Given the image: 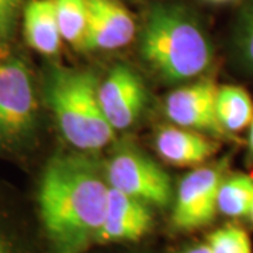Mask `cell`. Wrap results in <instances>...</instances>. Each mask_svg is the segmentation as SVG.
I'll use <instances>...</instances> for the list:
<instances>
[{"instance_id":"obj_1","label":"cell","mask_w":253,"mask_h":253,"mask_svg":"<svg viewBox=\"0 0 253 253\" xmlns=\"http://www.w3.org/2000/svg\"><path fill=\"white\" fill-rule=\"evenodd\" d=\"M109 181L93 158L56 155L38 187V211L49 253H83L103 225Z\"/></svg>"},{"instance_id":"obj_2","label":"cell","mask_w":253,"mask_h":253,"mask_svg":"<svg viewBox=\"0 0 253 253\" xmlns=\"http://www.w3.org/2000/svg\"><path fill=\"white\" fill-rule=\"evenodd\" d=\"M139 52L168 83H181L206 72L214 55L199 21L174 4H156L149 10L139 36Z\"/></svg>"},{"instance_id":"obj_3","label":"cell","mask_w":253,"mask_h":253,"mask_svg":"<svg viewBox=\"0 0 253 253\" xmlns=\"http://www.w3.org/2000/svg\"><path fill=\"white\" fill-rule=\"evenodd\" d=\"M99 81L87 69L52 68L45 79V99L63 138L84 152L99 151L114 139L104 117Z\"/></svg>"},{"instance_id":"obj_4","label":"cell","mask_w":253,"mask_h":253,"mask_svg":"<svg viewBox=\"0 0 253 253\" xmlns=\"http://www.w3.org/2000/svg\"><path fill=\"white\" fill-rule=\"evenodd\" d=\"M37 124L33 76L24 61L0 63V145L18 146L30 139Z\"/></svg>"},{"instance_id":"obj_5","label":"cell","mask_w":253,"mask_h":253,"mask_svg":"<svg viewBox=\"0 0 253 253\" xmlns=\"http://www.w3.org/2000/svg\"><path fill=\"white\" fill-rule=\"evenodd\" d=\"M106 177L110 187L149 206L166 207L172 201L169 174L138 149H120L106 166Z\"/></svg>"},{"instance_id":"obj_6","label":"cell","mask_w":253,"mask_h":253,"mask_svg":"<svg viewBox=\"0 0 253 253\" xmlns=\"http://www.w3.org/2000/svg\"><path fill=\"white\" fill-rule=\"evenodd\" d=\"M222 173L215 168H199L181 179L173 207L176 229L193 231L208 225L217 214V196Z\"/></svg>"},{"instance_id":"obj_7","label":"cell","mask_w":253,"mask_h":253,"mask_svg":"<svg viewBox=\"0 0 253 253\" xmlns=\"http://www.w3.org/2000/svg\"><path fill=\"white\" fill-rule=\"evenodd\" d=\"M99 100L110 126L126 129L144 113L148 93L138 73L126 65H117L99 86Z\"/></svg>"},{"instance_id":"obj_8","label":"cell","mask_w":253,"mask_h":253,"mask_svg":"<svg viewBox=\"0 0 253 253\" xmlns=\"http://www.w3.org/2000/svg\"><path fill=\"white\" fill-rule=\"evenodd\" d=\"M217 91L214 82L208 79L177 87L166 99V114L176 126L197 132L225 135L215 114Z\"/></svg>"},{"instance_id":"obj_9","label":"cell","mask_w":253,"mask_h":253,"mask_svg":"<svg viewBox=\"0 0 253 253\" xmlns=\"http://www.w3.org/2000/svg\"><path fill=\"white\" fill-rule=\"evenodd\" d=\"M87 27L81 49L111 51L128 45L135 36V21L118 0H86Z\"/></svg>"},{"instance_id":"obj_10","label":"cell","mask_w":253,"mask_h":253,"mask_svg":"<svg viewBox=\"0 0 253 253\" xmlns=\"http://www.w3.org/2000/svg\"><path fill=\"white\" fill-rule=\"evenodd\" d=\"M152 224L154 214L149 204L110 187L106 215L96 244L135 242L151 231Z\"/></svg>"},{"instance_id":"obj_11","label":"cell","mask_w":253,"mask_h":253,"mask_svg":"<svg viewBox=\"0 0 253 253\" xmlns=\"http://www.w3.org/2000/svg\"><path fill=\"white\" fill-rule=\"evenodd\" d=\"M155 146L165 162L176 166H194L217 152L218 145L197 131L183 126H163L155 139Z\"/></svg>"},{"instance_id":"obj_12","label":"cell","mask_w":253,"mask_h":253,"mask_svg":"<svg viewBox=\"0 0 253 253\" xmlns=\"http://www.w3.org/2000/svg\"><path fill=\"white\" fill-rule=\"evenodd\" d=\"M24 36L27 44L42 55L59 51L62 36L54 0H30L24 9Z\"/></svg>"},{"instance_id":"obj_13","label":"cell","mask_w":253,"mask_h":253,"mask_svg":"<svg viewBox=\"0 0 253 253\" xmlns=\"http://www.w3.org/2000/svg\"><path fill=\"white\" fill-rule=\"evenodd\" d=\"M215 114L225 132H238L251 126L253 120V100L239 86H224L217 91Z\"/></svg>"},{"instance_id":"obj_14","label":"cell","mask_w":253,"mask_h":253,"mask_svg":"<svg viewBox=\"0 0 253 253\" xmlns=\"http://www.w3.org/2000/svg\"><path fill=\"white\" fill-rule=\"evenodd\" d=\"M253 203V179L236 174L222 180L217 196V208L226 217L249 215Z\"/></svg>"},{"instance_id":"obj_15","label":"cell","mask_w":253,"mask_h":253,"mask_svg":"<svg viewBox=\"0 0 253 253\" xmlns=\"http://www.w3.org/2000/svg\"><path fill=\"white\" fill-rule=\"evenodd\" d=\"M62 40L81 49L87 27L86 0H54Z\"/></svg>"},{"instance_id":"obj_16","label":"cell","mask_w":253,"mask_h":253,"mask_svg":"<svg viewBox=\"0 0 253 253\" xmlns=\"http://www.w3.org/2000/svg\"><path fill=\"white\" fill-rule=\"evenodd\" d=\"M207 245L212 253H252V242L241 226L225 225L210 234Z\"/></svg>"},{"instance_id":"obj_17","label":"cell","mask_w":253,"mask_h":253,"mask_svg":"<svg viewBox=\"0 0 253 253\" xmlns=\"http://www.w3.org/2000/svg\"><path fill=\"white\" fill-rule=\"evenodd\" d=\"M236 51L245 68L253 73V0L241 16L236 33Z\"/></svg>"},{"instance_id":"obj_18","label":"cell","mask_w":253,"mask_h":253,"mask_svg":"<svg viewBox=\"0 0 253 253\" xmlns=\"http://www.w3.org/2000/svg\"><path fill=\"white\" fill-rule=\"evenodd\" d=\"M23 0H0V37L7 40L17 21Z\"/></svg>"},{"instance_id":"obj_19","label":"cell","mask_w":253,"mask_h":253,"mask_svg":"<svg viewBox=\"0 0 253 253\" xmlns=\"http://www.w3.org/2000/svg\"><path fill=\"white\" fill-rule=\"evenodd\" d=\"M0 253H28L18 239L0 225Z\"/></svg>"},{"instance_id":"obj_20","label":"cell","mask_w":253,"mask_h":253,"mask_svg":"<svg viewBox=\"0 0 253 253\" xmlns=\"http://www.w3.org/2000/svg\"><path fill=\"white\" fill-rule=\"evenodd\" d=\"M179 253H212L210 246L207 244H200V245H194V246H190V248H186L183 249L181 252Z\"/></svg>"},{"instance_id":"obj_21","label":"cell","mask_w":253,"mask_h":253,"mask_svg":"<svg viewBox=\"0 0 253 253\" xmlns=\"http://www.w3.org/2000/svg\"><path fill=\"white\" fill-rule=\"evenodd\" d=\"M249 126H251V131H249V152H251V156L253 158V120Z\"/></svg>"},{"instance_id":"obj_22","label":"cell","mask_w":253,"mask_h":253,"mask_svg":"<svg viewBox=\"0 0 253 253\" xmlns=\"http://www.w3.org/2000/svg\"><path fill=\"white\" fill-rule=\"evenodd\" d=\"M249 217H251V221L253 222V203H252V207H251V212H249Z\"/></svg>"},{"instance_id":"obj_23","label":"cell","mask_w":253,"mask_h":253,"mask_svg":"<svg viewBox=\"0 0 253 253\" xmlns=\"http://www.w3.org/2000/svg\"><path fill=\"white\" fill-rule=\"evenodd\" d=\"M4 41H6V40H3V38H1V37H0V48H1V46H3V42H4Z\"/></svg>"},{"instance_id":"obj_24","label":"cell","mask_w":253,"mask_h":253,"mask_svg":"<svg viewBox=\"0 0 253 253\" xmlns=\"http://www.w3.org/2000/svg\"><path fill=\"white\" fill-rule=\"evenodd\" d=\"M210 1H217V3H221V1H228V0H210Z\"/></svg>"}]
</instances>
